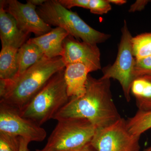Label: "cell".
I'll return each instance as SVG.
<instances>
[{"instance_id": "obj_17", "label": "cell", "mask_w": 151, "mask_h": 151, "mask_svg": "<svg viewBox=\"0 0 151 151\" xmlns=\"http://www.w3.org/2000/svg\"><path fill=\"white\" fill-rule=\"evenodd\" d=\"M126 122L129 131L133 135L140 137L144 132L151 128V111H138L134 116L129 118Z\"/></svg>"}, {"instance_id": "obj_5", "label": "cell", "mask_w": 151, "mask_h": 151, "mask_svg": "<svg viewBox=\"0 0 151 151\" xmlns=\"http://www.w3.org/2000/svg\"><path fill=\"white\" fill-rule=\"evenodd\" d=\"M97 128L87 119L70 118L58 121L46 145L38 151H70L91 143Z\"/></svg>"}, {"instance_id": "obj_27", "label": "cell", "mask_w": 151, "mask_h": 151, "mask_svg": "<svg viewBox=\"0 0 151 151\" xmlns=\"http://www.w3.org/2000/svg\"><path fill=\"white\" fill-rule=\"evenodd\" d=\"M110 4H113L117 5H122L127 2L126 0H108Z\"/></svg>"}, {"instance_id": "obj_6", "label": "cell", "mask_w": 151, "mask_h": 151, "mask_svg": "<svg viewBox=\"0 0 151 151\" xmlns=\"http://www.w3.org/2000/svg\"><path fill=\"white\" fill-rule=\"evenodd\" d=\"M122 32V38L116 61L113 65L103 68L102 77L118 80L122 86L126 100L129 102L131 99V86L135 79L134 67L136 58L134 56L132 47L133 37L125 20Z\"/></svg>"}, {"instance_id": "obj_23", "label": "cell", "mask_w": 151, "mask_h": 151, "mask_svg": "<svg viewBox=\"0 0 151 151\" xmlns=\"http://www.w3.org/2000/svg\"><path fill=\"white\" fill-rule=\"evenodd\" d=\"M150 1L148 0H137L130 7L129 12H135L143 10Z\"/></svg>"}, {"instance_id": "obj_12", "label": "cell", "mask_w": 151, "mask_h": 151, "mask_svg": "<svg viewBox=\"0 0 151 151\" xmlns=\"http://www.w3.org/2000/svg\"><path fill=\"white\" fill-rule=\"evenodd\" d=\"M68 35L65 30L56 27L43 35L28 40L37 45L43 52L45 56L52 58L62 57L64 51L63 42Z\"/></svg>"}, {"instance_id": "obj_7", "label": "cell", "mask_w": 151, "mask_h": 151, "mask_svg": "<svg viewBox=\"0 0 151 151\" xmlns=\"http://www.w3.org/2000/svg\"><path fill=\"white\" fill-rule=\"evenodd\" d=\"M140 137L133 135L121 118L108 127L97 129L91 144L96 151H140Z\"/></svg>"}, {"instance_id": "obj_11", "label": "cell", "mask_w": 151, "mask_h": 151, "mask_svg": "<svg viewBox=\"0 0 151 151\" xmlns=\"http://www.w3.org/2000/svg\"><path fill=\"white\" fill-rule=\"evenodd\" d=\"M5 0L0 1V38L1 46L19 49L26 42L29 35L19 28L13 17L5 9Z\"/></svg>"}, {"instance_id": "obj_25", "label": "cell", "mask_w": 151, "mask_h": 151, "mask_svg": "<svg viewBox=\"0 0 151 151\" xmlns=\"http://www.w3.org/2000/svg\"><path fill=\"white\" fill-rule=\"evenodd\" d=\"M36 151H38L37 150ZM70 151H96L93 147V146L91 145V143L86 145L82 147L81 148L77 149V150H73Z\"/></svg>"}, {"instance_id": "obj_18", "label": "cell", "mask_w": 151, "mask_h": 151, "mask_svg": "<svg viewBox=\"0 0 151 151\" xmlns=\"http://www.w3.org/2000/svg\"><path fill=\"white\" fill-rule=\"evenodd\" d=\"M132 43L136 59L151 56V33H145L133 37Z\"/></svg>"}, {"instance_id": "obj_2", "label": "cell", "mask_w": 151, "mask_h": 151, "mask_svg": "<svg viewBox=\"0 0 151 151\" xmlns=\"http://www.w3.org/2000/svg\"><path fill=\"white\" fill-rule=\"evenodd\" d=\"M62 57L44 56L23 73L9 81L0 79V101L19 112L30 102L55 74L65 68Z\"/></svg>"}, {"instance_id": "obj_14", "label": "cell", "mask_w": 151, "mask_h": 151, "mask_svg": "<svg viewBox=\"0 0 151 151\" xmlns=\"http://www.w3.org/2000/svg\"><path fill=\"white\" fill-rule=\"evenodd\" d=\"M131 92L135 97L138 111H151V75L135 78L131 86Z\"/></svg>"}, {"instance_id": "obj_10", "label": "cell", "mask_w": 151, "mask_h": 151, "mask_svg": "<svg viewBox=\"0 0 151 151\" xmlns=\"http://www.w3.org/2000/svg\"><path fill=\"white\" fill-rule=\"evenodd\" d=\"M62 57L65 65L82 63L91 72L101 69L100 50L97 45L80 42L69 35L64 41Z\"/></svg>"}, {"instance_id": "obj_9", "label": "cell", "mask_w": 151, "mask_h": 151, "mask_svg": "<svg viewBox=\"0 0 151 151\" xmlns=\"http://www.w3.org/2000/svg\"><path fill=\"white\" fill-rule=\"evenodd\" d=\"M37 8L28 0L26 4L17 0L5 2L6 10L13 17L19 28L27 34L32 33L38 37L49 32L52 28L40 16Z\"/></svg>"}, {"instance_id": "obj_19", "label": "cell", "mask_w": 151, "mask_h": 151, "mask_svg": "<svg viewBox=\"0 0 151 151\" xmlns=\"http://www.w3.org/2000/svg\"><path fill=\"white\" fill-rule=\"evenodd\" d=\"M21 137L0 132V151H19Z\"/></svg>"}, {"instance_id": "obj_16", "label": "cell", "mask_w": 151, "mask_h": 151, "mask_svg": "<svg viewBox=\"0 0 151 151\" xmlns=\"http://www.w3.org/2000/svg\"><path fill=\"white\" fill-rule=\"evenodd\" d=\"M19 49L2 46L0 52V79L9 81L13 79L18 70L17 53Z\"/></svg>"}, {"instance_id": "obj_24", "label": "cell", "mask_w": 151, "mask_h": 151, "mask_svg": "<svg viewBox=\"0 0 151 151\" xmlns=\"http://www.w3.org/2000/svg\"><path fill=\"white\" fill-rule=\"evenodd\" d=\"M30 142L27 139L21 137L20 148L19 151H30L28 145Z\"/></svg>"}, {"instance_id": "obj_28", "label": "cell", "mask_w": 151, "mask_h": 151, "mask_svg": "<svg viewBox=\"0 0 151 151\" xmlns=\"http://www.w3.org/2000/svg\"><path fill=\"white\" fill-rule=\"evenodd\" d=\"M143 151H151V145L145 149Z\"/></svg>"}, {"instance_id": "obj_1", "label": "cell", "mask_w": 151, "mask_h": 151, "mask_svg": "<svg viewBox=\"0 0 151 151\" xmlns=\"http://www.w3.org/2000/svg\"><path fill=\"white\" fill-rule=\"evenodd\" d=\"M110 80L95 78L89 74L84 95L70 98L53 119H85L97 129L115 123L122 117L113 101Z\"/></svg>"}, {"instance_id": "obj_15", "label": "cell", "mask_w": 151, "mask_h": 151, "mask_svg": "<svg viewBox=\"0 0 151 151\" xmlns=\"http://www.w3.org/2000/svg\"><path fill=\"white\" fill-rule=\"evenodd\" d=\"M44 56V54L41 49L35 44L28 40L18 50V70L16 76L23 73L40 61Z\"/></svg>"}, {"instance_id": "obj_22", "label": "cell", "mask_w": 151, "mask_h": 151, "mask_svg": "<svg viewBox=\"0 0 151 151\" xmlns=\"http://www.w3.org/2000/svg\"><path fill=\"white\" fill-rule=\"evenodd\" d=\"M60 3L66 9H70L74 7L88 9L89 0H58Z\"/></svg>"}, {"instance_id": "obj_20", "label": "cell", "mask_w": 151, "mask_h": 151, "mask_svg": "<svg viewBox=\"0 0 151 151\" xmlns=\"http://www.w3.org/2000/svg\"><path fill=\"white\" fill-rule=\"evenodd\" d=\"M134 75L135 78L144 76L151 75V56L136 59Z\"/></svg>"}, {"instance_id": "obj_13", "label": "cell", "mask_w": 151, "mask_h": 151, "mask_svg": "<svg viewBox=\"0 0 151 151\" xmlns=\"http://www.w3.org/2000/svg\"><path fill=\"white\" fill-rule=\"evenodd\" d=\"M91 70L81 63L65 65L64 78L70 98L81 97L86 92L87 78Z\"/></svg>"}, {"instance_id": "obj_4", "label": "cell", "mask_w": 151, "mask_h": 151, "mask_svg": "<svg viewBox=\"0 0 151 151\" xmlns=\"http://www.w3.org/2000/svg\"><path fill=\"white\" fill-rule=\"evenodd\" d=\"M37 11L47 24L61 28L70 35L84 42L97 45L110 37L109 35L91 27L78 14L63 6L58 0H46L37 7Z\"/></svg>"}, {"instance_id": "obj_21", "label": "cell", "mask_w": 151, "mask_h": 151, "mask_svg": "<svg viewBox=\"0 0 151 151\" xmlns=\"http://www.w3.org/2000/svg\"><path fill=\"white\" fill-rule=\"evenodd\" d=\"M87 9L92 14L103 15L108 13L112 7L108 0H89Z\"/></svg>"}, {"instance_id": "obj_3", "label": "cell", "mask_w": 151, "mask_h": 151, "mask_svg": "<svg viewBox=\"0 0 151 151\" xmlns=\"http://www.w3.org/2000/svg\"><path fill=\"white\" fill-rule=\"evenodd\" d=\"M64 72L65 68L50 79L29 104L20 112L22 117L40 126L54 119L70 99L68 94Z\"/></svg>"}, {"instance_id": "obj_26", "label": "cell", "mask_w": 151, "mask_h": 151, "mask_svg": "<svg viewBox=\"0 0 151 151\" xmlns=\"http://www.w3.org/2000/svg\"><path fill=\"white\" fill-rule=\"evenodd\" d=\"M29 2L37 7L43 4L46 0H28Z\"/></svg>"}, {"instance_id": "obj_8", "label": "cell", "mask_w": 151, "mask_h": 151, "mask_svg": "<svg viewBox=\"0 0 151 151\" xmlns=\"http://www.w3.org/2000/svg\"><path fill=\"white\" fill-rule=\"evenodd\" d=\"M0 132L27 139L30 142H41L45 139L44 129L22 117L19 111L0 101Z\"/></svg>"}]
</instances>
